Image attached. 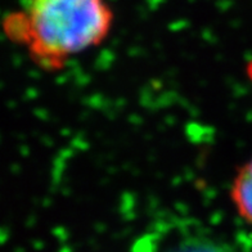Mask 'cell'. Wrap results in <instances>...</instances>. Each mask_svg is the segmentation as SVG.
Here are the masks:
<instances>
[{
	"mask_svg": "<svg viewBox=\"0 0 252 252\" xmlns=\"http://www.w3.org/2000/svg\"><path fill=\"white\" fill-rule=\"evenodd\" d=\"M112 25L113 12L106 0H31L25 37L36 60L57 67L99 45Z\"/></svg>",
	"mask_w": 252,
	"mask_h": 252,
	"instance_id": "6da1fadb",
	"label": "cell"
},
{
	"mask_svg": "<svg viewBox=\"0 0 252 252\" xmlns=\"http://www.w3.org/2000/svg\"><path fill=\"white\" fill-rule=\"evenodd\" d=\"M138 252H233L198 224L166 221L140 238Z\"/></svg>",
	"mask_w": 252,
	"mask_h": 252,
	"instance_id": "7a4b0ae2",
	"label": "cell"
},
{
	"mask_svg": "<svg viewBox=\"0 0 252 252\" xmlns=\"http://www.w3.org/2000/svg\"><path fill=\"white\" fill-rule=\"evenodd\" d=\"M230 197L239 216L252 225V158L243 163L234 176Z\"/></svg>",
	"mask_w": 252,
	"mask_h": 252,
	"instance_id": "3957f363",
	"label": "cell"
}]
</instances>
